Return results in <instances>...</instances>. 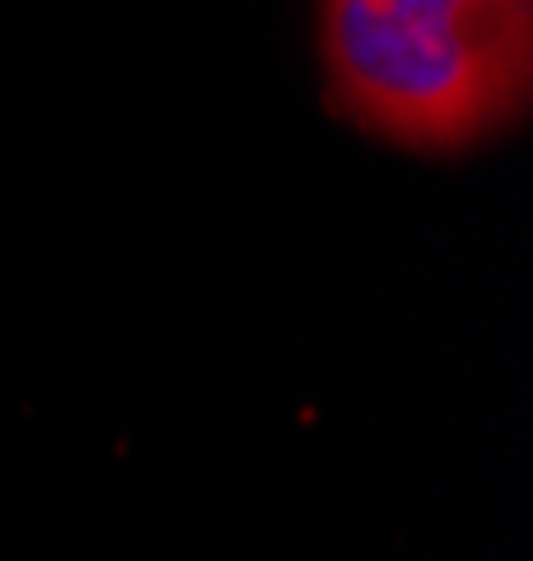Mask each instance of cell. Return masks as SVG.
<instances>
[{
    "mask_svg": "<svg viewBox=\"0 0 533 561\" xmlns=\"http://www.w3.org/2000/svg\"><path fill=\"white\" fill-rule=\"evenodd\" d=\"M337 113L405 152H472L528 113L533 0H320Z\"/></svg>",
    "mask_w": 533,
    "mask_h": 561,
    "instance_id": "6da1fadb",
    "label": "cell"
}]
</instances>
